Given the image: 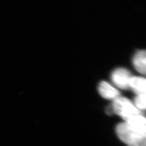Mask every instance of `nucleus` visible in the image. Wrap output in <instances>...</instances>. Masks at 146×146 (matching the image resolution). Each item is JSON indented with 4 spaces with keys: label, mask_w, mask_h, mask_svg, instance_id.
I'll return each mask as SVG.
<instances>
[{
    "label": "nucleus",
    "mask_w": 146,
    "mask_h": 146,
    "mask_svg": "<svg viewBox=\"0 0 146 146\" xmlns=\"http://www.w3.org/2000/svg\"><path fill=\"white\" fill-rule=\"evenodd\" d=\"M130 72L124 68L115 69L111 74L110 78L113 83L117 87L121 89L129 88V84L131 80Z\"/></svg>",
    "instance_id": "3"
},
{
    "label": "nucleus",
    "mask_w": 146,
    "mask_h": 146,
    "mask_svg": "<svg viewBox=\"0 0 146 146\" xmlns=\"http://www.w3.org/2000/svg\"><path fill=\"white\" fill-rule=\"evenodd\" d=\"M115 131L120 140L128 146L146 137V130L140 131L134 129L125 122L120 123L116 125Z\"/></svg>",
    "instance_id": "2"
},
{
    "label": "nucleus",
    "mask_w": 146,
    "mask_h": 146,
    "mask_svg": "<svg viewBox=\"0 0 146 146\" xmlns=\"http://www.w3.org/2000/svg\"><path fill=\"white\" fill-rule=\"evenodd\" d=\"M129 88L137 95L146 94V78L141 76H131Z\"/></svg>",
    "instance_id": "6"
},
{
    "label": "nucleus",
    "mask_w": 146,
    "mask_h": 146,
    "mask_svg": "<svg viewBox=\"0 0 146 146\" xmlns=\"http://www.w3.org/2000/svg\"><path fill=\"white\" fill-rule=\"evenodd\" d=\"M111 106L114 113L120 116L125 121L134 116L142 114L141 111L136 107L134 103L125 97L119 96L114 100Z\"/></svg>",
    "instance_id": "1"
},
{
    "label": "nucleus",
    "mask_w": 146,
    "mask_h": 146,
    "mask_svg": "<svg viewBox=\"0 0 146 146\" xmlns=\"http://www.w3.org/2000/svg\"><path fill=\"white\" fill-rule=\"evenodd\" d=\"M132 63L139 73L146 75V50H140L136 52L132 59Z\"/></svg>",
    "instance_id": "5"
},
{
    "label": "nucleus",
    "mask_w": 146,
    "mask_h": 146,
    "mask_svg": "<svg viewBox=\"0 0 146 146\" xmlns=\"http://www.w3.org/2000/svg\"><path fill=\"white\" fill-rule=\"evenodd\" d=\"M106 113L109 115H112L113 114H114V111H113L111 106H110L107 107L106 108Z\"/></svg>",
    "instance_id": "10"
},
{
    "label": "nucleus",
    "mask_w": 146,
    "mask_h": 146,
    "mask_svg": "<svg viewBox=\"0 0 146 146\" xmlns=\"http://www.w3.org/2000/svg\"><path fill=\"white\" fill-rule=\"evenodd\" d=\"M134 104L140 111L146 110V94L137 95L134 100Z\"/></svg>",
    "instance_id": "8"
},
{
    "label": "nucleus",
    "mask_w": 146,
    "mask_h": 146,
    "mask_svg": "<svg viewBox=\"0 0 146 146\" xmlns=\"http://www.w3.org/2000/svg\"><path fill=\"white\" fill-rule=\"evenodd\" d=\"M128 146H146V137L136 141Z\"/></svg>",
    "instance_id": "9"
},
{
    "label": "nucleus",
    "mask_w": 146,
    "mask_h": 146,
    "mask_svg": "<svg viewBox=\"0 0 146 146\" xmlns=\"http://www.w3.org/2000/svg\"><path fill=\"white\" fill-rule=\"evenodd\" d=\"M98 92L100 95L106 99L114 100L120 96L119 90L106 81H101L99 84Z\"/></svg>",
    "instance_id": "4"
},
{
    "label": "nucleus",
    "mask_w": 146,
    "mask_h": 146,
    "mask_svg": "<svg viewBox=\"0 0 146 146\" xmlns=\"http://www.w3.org/2000/svg\"><path fill=\"white\" fill-rule=\"evenodd\" d=\"M131 127L137 130H146V117L142 114L136 115L125 121Z\"/></svg>",
    "instance_id": "7"
}]
</instances>
